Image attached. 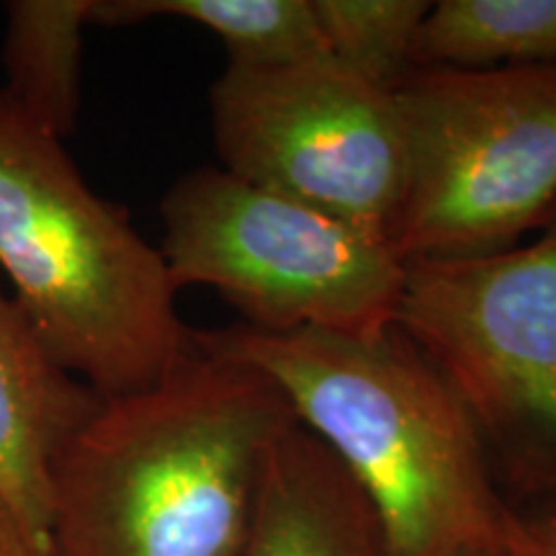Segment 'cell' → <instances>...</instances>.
<instances>
[{
    "mask_svg": "<svg viewBox=\"0 0 556 556\" xmlns=\"http://www.w3.org/2000/svg\"><path fill=\"white\" fill-rule=\"evenodd\" d=\"M0 556H41L3 507H0Z\"/></svg>",
    "mask_w": 556,
    "mask_h": 556,
    "instance_id": "obj_15",
    "label": "cell"
},
{
    "mask_svg": "<svg viewBox=\"0 0 556 556\" xmlns=\"http://www.w3.org/2000/svg\"><path fill=\"white\" fill-rule=\"evenodd\" d=\"M516 507L503 556H556V492Z\"/></svg>",
    "mask_w": 556,
    "mask_h": 556,
    "instance_id": "obj_14",
    "label": "cell"
},
{
    "mask_svg": "<svg viewBox=\"0 0 556 556\" xmlns=\"http://www.w3.org/2000/svg\"><path fill=\"white\" fill-rule=\"evenodd\" d=\"M101 397L67 377L0 289V507L50 556V462Z\"/></svg>",
    "mask_w": 556,
    "mask_h": 556,
    "instance_id": "obj_8",
    "label": "cell"
},
{
    "mask_svg": "<svg viewBox=\"0 0 556 556\" xmlns=\"http://www.w3.org/2000/svg\"><path fill=\"white\" fill-rule=\"evenodd\" d=\"M227 173L389 238L407 189V129L392 90L317 58L229 65L208 90Z\"/></svg>",
    "mask_w": 556,
    "mask_h": 556,
    "instance_id": "obj_7",
    "label": "cell"
},
{
    "mask_svg": "<svg viewBox=\"0 0 556 556\" xmlns=\"http://www.w3.org/2000/svg\"><path fill=\"white\" fill-rule=\"evenodd\" d=\"M232 556H392L358 484L309 430L281 435Z\"/></svg>",
    "mask_w": 556,
    "mask_h": 556,
    "instance_id": "obj_9",
    "label": "cell"
},
{
    "mask_svg": "<svg viewBox=\"0 0 556 556\" xmlns=\"http://www.w3.org/2000/svg\"><path fill=\"white\" fill-rule=\"evenodd\" d=\"M397 96L407 189L389 229L405 263L516 248L556 214V65L415 67Z\"/></svg>",
    "mask_w": 556,
    "mask_h": 556,
    "instance_id": "obj_5",
    "label": "cell"
},
{
    "mask_svg": "<svg viewBox=\"0 0 556 556\" xmlns=\"http://www.w3.org/2000/svg\"><path fill=\"white\" fill-rule=\"evenodd\" d=\"M184 18L225 41L227 62L283 67L328 58L309 0H90V24L135 26Z\"/></svg>",
    "mask_w": 556,
    "mask_h": 556,
    "instance_id": "obj_11",
    "label": "cell"
},
{
    "mask_svg": "<svg viewBox=\"0 0 556 556\" xmlns=\"http://www.w3.org/2000/svg\"><path fill=\"white\" fill-rule=\"evenodd\" d=\"M206 353L258 368L377 513L392 556L505 552L507 503L475 417L397 325L377 336L232 325Z\"/></svg>",
    "mask_w": 556,
    "mask_h": 556,
    "instance_id": "obj_2",
    "label": "cell"
},
{
    "mask_svg": "<svg viewBox=\"0 0 556 556\" xmlns=\"http://www.w3.org/2000/svg\"><path fill=\"white\" fill-rule=\"evenodd\" d=\"M462 556H503V552H484V548H479V552H467Z\"/></svg>",
    "mask_w": 556,
    "mask_h": 556,
    "instance_id": "obj_16",
    "label": "cell"
},
{
    "mask_svg": "<svg viewBox=\"0 0 556 556\" xmlns=\"http://www.w3.org/2000/svg\"><path fill=\"white\" fill-rule=\"evenodd\" d=\"M415 67L556 65V0H441L417 31Z\"/></svg>",
    "mask_w": 556,
    "mask_h": 556,
    "instance_id": "obj_12",
    "label": "cell"
},
{
    "mask_svg": "<svg viewBox=\"0 0 556 556\" xmlns=\"http://www.w3.org/2000/svg\"><path fill=\"white\" fill-rule=\"evenodd\" d=\"M325 50L340 67L381 90H397L415 70L426 0H309Z\"/></svg>",
    "mask_w": 556,
    "mask_h": 556,
    "instance_id": "obj_13",
    "label": "cell"
},
{
    "mask_svg": "<svg viewBox=\"0 0 556 556\" xmlns=\"http://www.w3.org/2000/svg\"><path fill=\"white\" fill-rule=\"evenodd\" d=\"M176 289L208 287L266 332L377 336L397 325L407 263L387 235L242 180L180 176L160 204Z\"/></svg>",
    "mask_w": 556,
    "mask_h": 556,
    "instance_id": "obj_4",
    "label": "cell"
},
{
    "mask_svg": "<svg viewBox=\"0 0 556 556\" xmlns=\"http://www.w3.org/2000/svg\"><path fill=\"white\" fill-rule=\"evenodd\" d=\"M0 270L52 364L96 397L157 384L191 353L160 248L3 93Z\"/></svg>",
    "mask_w": 556,
    "mask_h": 556,
    "instance_id": "obj_3",
    "label": "cell"
},
{
    "mask_svg": "<svg viewBox=\"0 0 556 556\" xmlns=\"http://www.w3.org/2000/svg\"><path fill=\"white\" fill-rule=\"evenodd\" d=\"M294 426L266 374L193 345L157 384L101 400L54 451L50 556H232Z\"/></svg>",
    "mask_w": 556,
    "mask_h": 556,
    "instance_id": "obj_1",
    "label": "cell"
},
{
    "mask_svg": "<svg viewBox=\"0 0 556 556\" xmlns=\"http://www.w3.org/2000/svg\"><path fill=\"white\" fill-rule=\"evenodd\" d=\"M3 65L9 83L0 93L54 137L75 129L80 106L83 29L90 0H13Z\"/></svg>",
    "mask_w": 556,
    "mask_h": 556,
    "instance_id": "obj_10",
    "label": "cell"
},
{
    "mask_svg": "<svg viewBox=\"0 0 556 556\" xmlns=\"http://www.w3.org/2000/svg\"><path fill=\"white\" fill-rule=\"evenodd\" d=\"M397 328L467 405L503 492H556V214L526 245L407 263Z\"/></svg>",
    "mask_w": 556,
    "mask_h": 556,
    "instance_id": "obj_6",
    "label": "cell"
}]
</instances>
